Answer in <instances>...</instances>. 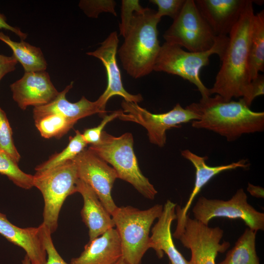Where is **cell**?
I'll return each mask as SVG.
<instances>
[{"label":"cell","instance_id":"obj_1","mask_svg":"<svg viewBox=\"0 0 264 264\" xmlns=\"http://www.w3.org/2000/svg\"><path fill=\"white\" fill-rule=\"evenodd\" d=\"M250 0L240 19L228 35V42L220 59L221 65L212 88L210 95L215 94L226 101L244 97L251 81L248 75V47L254 15Z\"/></svg>","mask_w":264,"mask_h":264},{"label":"cell","instance_id":"obj_2","mask_svg":"<svg viewBox=\"0 0 264 264\" xmlns=\"http://www.w3.org/2000/svg\"><path fill=\"white\" fill-rule=\"evenodd\" d=\"M187 108L197 113L199 119L192 121L196 129H206L234 141L242 134L262 132L264 130V112L252 110L241 98L226 101L216 94L201 98Z\"/></svg>","mask_w":264,"mask_h":264},{"label":"cell","instance_id":"obj_3","mask_svg":"<svg viewBox=\"0 0 264 264\" xmlns=\"http://www.w3.org/2000/svg\"><path fill=\"white\" fill-rule=\"evenodd\" d=\"M156 11L146 7L134 12L124 41L118 50L122 66L132 78L145 76L153 71L161 45Z\"/></svg>","mask_w":264,"mask_h":264},{"label":"cell","instance_id":"obj_4","mask_svg":"<svg viewBox=\"0 0 264 264\" xmlns=\"http://www.w3.org/2000/svg\"><path fill=\"white\" fill-rule=\"evenodd\" d=\"M133 145V138L130 132L115 136L103 131L99 143L91 145L88 149L110 164L118 178L132 184L146 198L154 199L157 191L142 173Z\"/></svg>","mask_w":264,"mask_h":264},{"label":"cell","instance_id":"obj_5","mask_svg":"<svg viewBox=\"0 0 264 264\" xmlns=\"http://www.w3.org/2000/svg\"><path fill=\"white\" fill-rule=\"evenodd\" d=\"M163 205L157 204L146 210L131 206L117 207L111 214L119 235L122 258L130 264H141L150 248V231L155 219L160 216Z\"/></svg>","mask_w":264,"mask_h":264},{"label":"cell","instance_id":"obj_6","mask_svg":"<svg viewBox=\"0 0 264 264\" xmlns=\"http://www.w3.org/2000/svg\"><path fill=\"white\" fill-rule=\"evenodd\" d=\"M228 39V36L217 37L210 49L198 52L186 51L177 45L165 42L161 45L153 70L181 77L197 87L201 98L210 96L209 88L200 79V70L209 64L212 55L216 54L221 59Z\"/></svg>","mask_w":264,"mask_h":264},{"label":"cell","instance_id":"obj_7","mask_svg":"<svg viewBox=\"0 0 264 264\" xmlns=\"http://www.w3.org/2000/svg\"><path fill=\"white\" fill-rule=\"evenodd\" d=\"M33 176V186L40 191L44 200L43 223L52 233L57 228L65 200L76 193L79 179L77 167L72 159L52 169L36 172Z\"/></svg>","mask_w":264,"mask_h":264},{"label":"cell","instance_id":"obj_8","mask_svg":"<svg viewBox=\"0 0 264 264\" xmlns=\"http://www.w3.org/2000/svg\"><path fill=\"white\" fill-rule=\"evenodd\" d=\"M163 38L165 42L194 52L210 49L217 39L199 13L194 0H186Z\"/></svg>","mask_w":264,"mask_h":264},{"label":"cell","instance_id":"obj_9","mask_svg":"<svg viewBox=\"0 0 264 264\" xmlns=\"http://www.w3.org/2000/svg\"><path fill=\"white\" fill-rule=\"evenodd\" d=\"M183 246L190 249L191 264H216L219 253L225 252L230 247L228 242L220 243L223 230L220 227H210L187 214L182 225L176 227L173 234Z\"/></svg>","mask_w":264,"mask_h":264},{"label":"cell","instance_id":"obj_10","mask_svg":"<svg viewBox=\"0 0 264 264\" xmlns=\"http://www.w3.org/2000/svg\"><path fill=\"white\" fill-rule=\"evenodd\" d=\"M121 106L122 110L118 118L142 126L147 131L150 142L160 148L166 144L167 130L199 119L197 113L186 107L183 108L179 104L171 110L159 114L152 113L137 103L125 100Z\"/></svg>","mask_w":264,"mask_h":264},{"label":"cell","instance_id":"obj_11","mask_svg":"<svg viewBox=\"0 0 264 264\" xmlns=\"http://www.w3.org/2000/svg\"><path fill=\"white\" fill-rule=\"evenodd\" d=\"M194 219L208 225L210 220L217 217L240 219L248 227L256 232L264 230V214L256 210L247 201L242 188L238 189L227 200L210 199L201 196L193 208Z\"/></svg>","mask_w":264,"mask_h":264},{"label":"cell","instance_id":"obj_12","mask_svg":"<svg viewBox=\"0 0 264 264\" xmlns=\"http://www.w3.org/2000/svg\"><path fill=\"white\" fill-rule=\"evenodd\" d=\"M73 160L79 179L92 189L111 215L117 207L111 196L114 182L118 178L115 170L88 149H84Z\"/></svg>","mask_w":264,"mask_h":264},{"label":"cell","instance_id":"obj_13","mask_svg":"<svg viewBox=\"0 0 264 264\" xmlns=\"http://www.w3.org/2000/svg\"><path fill=\"white\" fill-rule=\"evenodd\" d=\"M119 39L117 32L113 31L93 51L87 52L89 56L100 60L105 67L108 84L107 87L97 100L102 109L106 110V105L110 98L113 96L122 97L125 101L138 103L143 100L141 94H132L127 92L123 86L120 71L116 60V53Z\"/></svg>","mask_w":264,"mask_h":264},{"label":"cell","instance_id":"obj_14","mask_svg":"<svg viewBox=\"0 0 264 264\" xmlns=\"http://www.w3.org/2000/svg\"><path fill=\"white\" fill-rule=\"evenodd\" d=\"M10 88L14 101L23 110L30 106L35 108L45 105L59 93L46 71L25 72L21 79L10 85Z\"/></svg>","mask_w":264,"mask_h":264},{"label":"cell","instance_id":"obj_15","mask_svg":"<svg viewBox=\"0 0 264 264\" xmlns=\"http://www.w3.org/2000/svg\"><path fill=\"white\" fill-rule=\"evenodd\" d=\"M250 0H196L202 17L216 37L228 36Z\"/></svg>","mask_w":264,"mask_h":264},{"label":"cell","instance_id":"obj_16","mask_svg":"<svg viewBox=\"0 0 264 264\" xmlns=\"http://www.w3.org/2000/svg\"><path fill=\"white\" fill-rule=\"evenodd\" d=\"M176 203L167 200L157 222L152 228L150 237V248L153 249L159 259L166 254L171 264H191L176 249L172 238L171 224L177 218Z\"/></svg>","mask_w":264,"mask_h":264},{"label":"cell","instance_id":"obj_17","mask_svg":"<svg viewBox=\"0 0 264 264\" xmlns=\"http://www.w3.org/2000/svg\"><path fill=\"white\" fill-rule=\"evenodd\" d=\"M73 85V82L72 81L63 90L59 92L56 98L49 103L34 108V119L55 113L60 114L76 123L79 119L95 113H98L102 117L106 114L107 111L102 109L97 100L92 102L85 96H82L77 102L68 101L66 98V94L72 88Z\"/></svg>","mask_w":264,"mask_h":264},{"label":"cell","instance_id":"obj_18","mask_svg":"<svg viewBox=\"0 0 264 264\" xmlns=\"http://www.w3.org/2000/svg\"><path fill=\"white\" fill-rule=\"evenodd\" d=\"M181 154L193 165L196 170V176L193 189L186 203L182 208L178 205L176 206L177 226L183 224L196 196L214 176L222 172L238 168L246 169L250 165L247 159H243L226 165L210 166L205 162V160L208 158L207 156H198L189 150L182 151Z\"/></svg>","mask_w":264,"mask_h":264},{"label":"cell","instance_id":"obj_19","mask_svg":"<svg viewBox=\"0 0 264 264\" xmlns=\"http://www.w3.org/2000/svg\"><path fill=\"white\" fill-rule=\"evenodd\" d=\"M0 234L10 242L22 248L32 264H46L47 254L40 226L21 228L12 223L0 212Z\"/></svg>","mask_w":264,"mask_h":264},{"label":"cell","instance_id":"obj_20","mask_svg":"<svg viewBox=\"0 0 264 264\" xmlns=\"http://www.w3.org/2000/svg\"><path fill=\"white\" fill-rule=\"evenodd\" d=\"M76 192L79 193L83 198L84 205L81 215L88 228L89 241L114 228L115 225L110 214L88 185L78 179L76 184Z\"/></svg>","mask_w":264,"mask_h":264},{"label":"cell","instance_id":"obj_21","mask_svg":"<svg viewBox=\"0 0 264 264\" xmlns=\"http://www.w3.org/2000/svg\"><path fill=\"white\" fill-rule=\"evenodd\" d=\"M122 257L121 240L117 230L111 228L89 241L80 255L70 264H114Z\"/></svg>","mask_w":264,"mask_h":264},{"label":"cell","instance_id":"obj_22","mask_svg":"<svg viewBox=\"0 0 264 264\" xmlns=\"http://www.w3.org/2000/svg\"><path fill=\"white\" fill-rule=\"evenodd\" d=\"M248 75L250 80L264 71V10L253 17L248 47Z\"/></svg>","mask_w":264,"mask_h":264},{"label":"cell","instance_id":"obj_23","mask_svg":"<svg viewBox=\"0 0 264 264\" xmlns=\"http://www.w3.org/2000/svg\"><path fill=\"white\" fill-rule=\"evenodd\" d=\"M0 40L10 47L13 55L22 65L25 72L45 71L47 64L40 47L24 41H13L0 31Z\"/></svg>","mask_w":264,"mask_h":264},{"label":"cell","instance_id":"obj_24","mask_svg":"<svg viewBox=\"0 0 264 264\" xmlns=\"http://www.w3.org/2000/svg\"><path fill=\"white\" fill-rule=\"evenodd\" d=\"M257 232L246 228L224 260L217 264H260L256 249Z\"/></svg>","mask_w":264,"mask_h":264},{"label":"cell","instance_id":"obj_25","mask_svg":"<svg viewBox=\"0 0 264 264\" xmlns=\"http://www.w3.org/2000/svg\"><path fill=\"white\" fill-rule=\"evenodd\" d=\"M87 145V143L84 140L82 133L78 130L75 131L74 136L69 137L67 146L61 152L54 154L48 160L37 166L35 168L36 172L52 169L73 159L85 149Z\"/></svg>","mask_w":264,"mask_h":264},{"label":"cell","instance_id":"obj_26","mask_svg":"<svg viewBox=\"0 0 264 264\" xmlns=\"http://www.w3.org/2000/svg\"><path fill=\"white\" fill-rule=\"evenodd\" d=\"M35 126L45 138L59 139L66 134L75 123L59 114H49L34 120Z\"/></svg>","mask_w":264,"mask_h":264},{"label":"cell","instance_id":"obj_27","mask_svg":"<svg viewBox=\"0 0 264 264\" xmlns=\"http://www.w3.org/2000/svg\"><path fill=\"white\" fill-rule=\"evenodd\" d=\"M0 174L5 175L17 186L29 189L33 186V175L27 174L20 169L10 155L0 150Z\"/></svg>","mask_w":264,"mask_h":264},{"label":"cell","instance_id":"obj_28","mask_svg":"<svg viewBox=\"0 0 264 264\" xmlns=\"http://www.w3.org/2000/svg\"><path fill=\"white\" fill-rule=\"evenodd\" d=\"M12 135V130L6 114L0 107V150L7 153L18 163L21 155L14 144Z\"/></svg>","mask_w":264,"mask_h":264},{"label":"cell","instance_id":"obj_29","mask_svg":"<svg viewBox=\"0 0 264 264\" xmlns=\"http://www.w3.org/2000/svg\"><path fill=\"white\" fill-rule=\"evenodd\" d=\"M116 2L112 0H82L79 7L89 18H97L102 12H109L116 16Z\"/></svg>","mask_w":264,"mask_h":264},{"label":"cell","instance_id":"obj_30","mask_svg":"<svg viewBox=\"0 0 264 264\" xmlns=\"http://www.w3.org/2000/svg\"><path fill=\"white\" fill-rule=\"evenodd\" d=\"M143 8L138 0H123L121 5V22L119 24L120 34L125 37L130 26L133 14Z\"/></svg>","mask_w":264,"mask_h":264},{"label":"cell","instance_id":"obj_31","mask_svg":"<svg viewBox=\"0 0 264 264\" xmlns=\"http://www.w3.org/2000/svg\"><path fill=\"white\" fill-rule=\"evenodd\" d=\"M121 110L113 111L110 114H107L103 116V120L97 127L86 129L84 130L82 135L84 140L88 144L95 145L99 143L101 139L103 129L110 122L118 118Z\"/></svg>","mask_w":264,"mask_h":264},{"label":"cell","instance_id":"obj_32","mask_svg":"<svg viewBox=\"0 0 264 264\" xmlns=\"http://www.w3.org/2000/svg\"><path fill=\"white\" fill-rule=\"evenodd\" d=\"M186 0H151L150 1L157 6L156 15L160 18L168 16L175 19L180 13Z\"/></svg>","mask_w":264,"mask_h":264},{"label":"cell","instance_id":"obj_33","mask_svg":"<svg viewBox=\"0 0 264 264\" xmlns=\"http://www.w3.org/2000/svg\"><path fill=\"white\" fill-rule=\"evenodd\" d=\"M42 240L47 254L46 264H69L60 255L53 244L51 233L49 229L42 223L40 225Z\"/></svg>","mask_w":264,"mask_h":264},{"label":"cell","instance_id":"obj_34","mask_svg":"<svg viewBox=\"0 0 264 264\" xmlns=\"http://www.w3.org/2000/svg\"><path fill=\"white\" fill-rule=\"evenodd\" d=\"M264 94V76L259 74L256 78L251 81L246 94L242 98L246 105L250 107L254 99Z\"/></svg>","mask_w":264,"mask_h":264},{"label":"cell","instance_id":"obj_35","mask_svg":"<svg viewBox=\"0 0 264 264\" xmlns=\"http://www.w3.org/2000/svg\"><path fill=\"white\" fill-rule=\"evenodd\" d=\"M18 62L13 55L7 56L0 54V81L7 74L15 70Z\"/></svg>","mask_w":264,"mask_h":264},{"label":"cell","instance_id":"obj_36","mask_svg":"<svg viewBox=\"0 0 264 264\" xmlns=\"http://www.w3.org/2000/svg\"><path fill=\"white\" fill-rule=\"evenodd\" d=\"M2 29L13 32L22 41H24L27 36V34L22 32L19 28L9 24L7 22L6 17L0 13V29Z\"/></svg>","mask_w":264,"mask_h":264},{"label":"cell","instance_id":"obj_37","mask_svg":"<svg viewBox=\"0 0 264 264\" xmlns=\"http://www.w3.org/2000/svg\"><path fill=\"white\" fill-rule=\"evenodd\" d=\"M247 191L253 197L257 198H264V188L260 186H256L251 183H248Z\"/></svg>","mask_w":264,"mask_h":264},{"label":"cell","instance_id":"obj_38","mask_svg":"<svg viewBox=\"0 0 264 264\" xmlns=\"http://www.w3.org/2000/svg\"><path fill=\"white\" fill-rule=\"evenodd\" d=\"M22 264H32L28 257L26 255H25L22 261Z\"/></svg>","mask_w":264,"mask_h":264},{"label":"cell","instance_id":"obj_39","mask_svg":"<svg viewBox=\"0 0 264 264\" xmlns=\"http://www.w3.org/2000/svg\"><path fill=\"white\" fill-rule=\"evenodd\" d=\"M114 264H130L126 262L122 258H121Z\"/></svg>","mask_w":264,"mask_h":264},{"label":"cell","instance_id":"obj_40","mask_svg":"<svg viewBox=\"0 0 264 264\" xmlns=\"http://www.w3.org/2000/svg\"><path fill=\"white\" fill-rule=\"evenodd\" d=\"M168 264H170V263L169 262V263H168Z\"/></svg>","mask_w":264,"mask_h":264}]
</instances>
